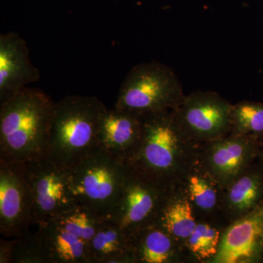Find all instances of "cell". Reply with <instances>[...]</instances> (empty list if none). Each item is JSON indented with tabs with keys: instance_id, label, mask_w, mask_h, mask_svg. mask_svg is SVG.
<instances>
[{
	"instance_id": "1",
	"label": "cell",
	"mask_w": 263,
	"mask_h": 263,
	"mask_svg": "<svg viewBox=\"0 0 263 263\" xmlns=\"http://www.w3.org/2000/svg\"><path fill=\"white\" fill-rule=\"evenodd\" d=\"M142 119L141 141L126 164L142 177L172 190L197 162L200 144L186 136L174 110L143 114Z\"/></svg>"
},
{
	"instance_id": "2",
	"label": "cell",
	"mask_w": 263,
	"mask_h": 263,
	"mask_svg": "<svg viewBox=\"0 0 263 263\" xmlns=\"http://www.w3.org/2000/svg\"><path fill=\"white\" fill-rule=\"evenodd\" d=\"M55 102L25 87L0 107V161L22 163L46 155Z\"/></svg>"
},
{
	"instance_id": "3",
	"label": "cell",
	"mask_w": 263,
	"mask_h": 263,
	"mask_svg": "<svg viewBox=\"0 0 263 263\" xmlns=\"http://www.w3.org/2000/svg\"><path fill=\"white\" fill-rule=\"evenodd\" d=\"M107 109L92 96L70 95L55 103L46 156L64 168H73L98 147L100 119Z\"/></svg>"
},
{
	"instance_id": "4",
	"label": "cell",
	"mask_w": 263,
	"mask_h": 263,
	"mask_svg": "<svg viewBox=\"0 0 263 263\" xmlns=\"http://www.w3.org/2000/svg\"><path fill=\"white\" fill-rule=\"evenodd\" d=\"M129 168L96 147L70 171L76 204L106 217L117 203Z\"/></svg>"
},
{
	"instance_id": "5",
	"label": "cell",
	"mask_w": 263,
	"mask_h": 263,
	"mask_svg": "<svg viewBox=\"0 0 263 263\" xmlns=\"http://www.w3.org/2000/svg\"><path fill=\"white\" fill-rule=\"evenodd\" d=\"M184 97L171 67L159 62H144L133 67L126 76L114 108L143 115L174 110Z\"/></svg>"
},
{
	"instance_id": "6",
	"label": "cell",
	"mask_w": 263,
	"mask_h": 263,
	"mask_svg": "<svg viewBox=\"0 0 263 263\" xmlns=\"http://www.w3.org/2000/svg\"><path fill=\"white\" fill-rule=\"evenodd\" d=\"M32 200L33 224H46L77 205L71 187L70 171L48 156L22 162Z\"/></svg>"
},
{
	"instance_id": "7",
	"label": "cell",
	"mask_w": 263,
	"mask_h": 263,
	"mask_svg": "<svg viewBox=\"0 0 263 263\" xmlns=\"http://www.w3.org/2000/svg\"><path fill=\"white\" fill-rule=\"evenodd\" d=\"M171 191L129 169L117 203L105 218L117 223L131 239L157 224Z\"/></svg>"
},
{
	"instance_id": "8",
	"label": "cell",
	"mask_w": 263,
	"mask_h": 263,
	"mask_svg": "<svg viewBox=\"0 0 263 263\" xmlns=\"http://www.w3.org/2000/svg\"><path fill=\"white\" fill-rule=\"evenodd\" d=\"M232 105L214 91H197L185 95L174 111L186 136L202 144L230 134Z\"/></svg>"
},
{
	"instance_id": "9",
	"label": "cell",
	"mask_w": 263,
	"mask_h": 263,
	"mask_svg": "<svg viewBox=\"0 0 263 263\" xmlns=\"http://www.w3.org/2000/svg\"><path fill=\"white\" fill-rule=\"evenodd\" d=\"M263 137L233 135L200 144L198 162L226 189L259 158Z\"/></svg>"
},
{
	"instance_id": "10",
	"label": "cell",
	"mask_w": 263,
	"mask_h": 263,
	"mask_svg": "<svg viewBox=\"0 0 263 263\" xmlns=\"http://www.w3.org/2000/svg\"><path fill=\"white\" fill-rule=\"evenodd\" d=\"M32 224V200L22 164L0 161V233L18 238Z\"/></svg>"
},
{
	"instance_id": "11",
	"label": "cell",
	"mask_w": 263,
	"mask_h": 263,
	"mask_svg": "<svg viewBox=\"0 0 263 263\" xmlns=\"http://www.w3.org/2000/svg\"><path fill=\"white\" fill-rule=\"evenodd\" d=\"M211 263H263V200L227 227L219 252Z\"/></svg>"
},
{
	"instance_id": "12",
	"label": "cell",
	"mask_w": 263,
	"mask_h": 263,
	"mask_svg": "<svg viewBox=\"0 0 263 263\" xmlns=\"http://www.w3.org/2000/svg\"><path fill=\"white\" fill-rule=\"evenodd\" d=\"M39 79V70L31 63L28 47L23 38L15 32L1 34L0 103Z\"/></svg>"
},
{
	"instance_id": "13",
	"label": "cell",
	"mask_w": 263,
	"mask_h": 263,
	"mask_svg": "<svg viewBox=\"0 0 263 263\" xmlns=\"http://www.w3.org/2000/svg\"><path fill=\"white\" fill-rule=\"evenodd\" d=\"M142 133V115L122 109H107L100 119L98 146L126 164L138 148Z\"/></svg>"
},
{
	"instance_id": "14",
	"label": "cell",
	"mask_w": 263,
	"mask_h": 263,
	"mask_svg": "<svg viewBox=\"0 0 263 263\" xmlns=\"http://www.w3.org/2000/svg\"><path fill=\"white\" fill-rule=\"evenodd\" d=\"M179 185L187 195L197 221H213L228 227L222 214L224 189L202 167L198 159Z\"/></svg>"
},
{
	"instance_id": "15",
	"label": "cell",
	"mask_w": 263,
	"mask_h": 263,
	"mask_svg": "<svg viewBox=\"0 0 263 263\" xmlns=\"http://www.w3.org/2000/svg\"><path fill=\"white\" fill-rule=\"evenodd\" d=\"M263 200V160L257 159L224 189L222 214L227 226L253 211Z\"/></svg>"
},
{
	"instance_id": "16",
	"label": "cell",
	"mask_w": 263,
	"mask_h": 263,
	"mask_svg": "<svg viewBox=\"0 0 263 263\" xmlns=\"http://www.w3.org/2000/svg\"><path fill=\"white\" fill-rule=\"evenodd\" d=\"M130 240L136 263H194L185 245L157 224L141 230Z\"/></svg>"
},
{
	"instance_id": "17",
	"label": "cell",
	"mask_w": 263,
	"mask_h": 263,
	"mask_svg": "<svg viewBox=\"0 0 263 263\" xmlns=\"http://www.w3.org/2000/svg\"><path fill=\"white\" fill-rule=\"evenodd\" d=\"M38 227L51 263L89 262V243L71 234L54 221Z\"/></svg>"
},
{
	"instance_id": "18",
	"label": "cell",
	"mask_w": 263,
	"mask_h": 263,
	"mask_svg": "<svg viewBox=\"0 0 263 263\" xmlns=\"http://www.w3.org/2000/svg\"><path fill=\"white\" fill-rule=\"evenodd\" d=\"M197 223L187 195L178 185L171 190L156 224L185 245Z\"/></svg>"
},
{
	"instance_id": "19",
	"label": "cell",
	"mask_w": 263,
	"mask_h": 263,
	"mask_svg": "<svg viewBox=\"0 0 263 263\" xmlns=\"http://www.w3.org/2000/svg\"><path fill=\"white\" fill-rule=\"evenodd\" d=\"M89 263H109L118 255L133 252L131 240L117 223L105 218L89 243Z\"/></svg>"
},
{
	"instance_id": "20",
	"label": "cell",
	"mask_w": 263,
	"mask_h": 263,
	"mask_svg": "<svg viewBox=\"0 0 263 263\" xmlns=\"http://www.w3.org/2000/svg\"><path fill=\"white\" fill-rule=\"evenodd\" d=\"M226 227L213 221H199L185 247L194 263H211L217 255Z\"/></svg>"
},
{
	"instance_id": "21",
	"label": "cell",
	"mask_w": 263,
	"mask_h": 263,
	"mask_svg": "<svg viewBox=\"0 0 263 263\" xmlns=\"http://www.w3.org/2000/svg\"><path fill=\"white\" fill-rule=\"evenodd\" d=\"M104 220L105 217L77 205L53 221L71 234L89 243Z\"/></svg>"
},
{
	"instance_id": "22",
	"label": "cell",
	"mask_w": 263,
	"mask_h": 263,
	"mask_svg": "<svg viewBox=\"0 0 263 263\" xmlns=\"http://www.w3.org/2000/svg\"><path fill=\"white\" fill-rule=\"evenodd\" d=\"M230 134L263 137V103L240 101L230 111Z\"/></svg>"
},
{
	"instance_id": "23",
	"label": "cell",
	"mask_w": 263,
	"mask_h": 263,
	"mask_svg": "<svg viewBox=\"0 0 263 263\" xmlns=\"http://www.w3.org/2000/svg\"><path fill=\"white\" fill-rule=\"evenodd\" d=\"M13 252V262L51 263V258L38 231L18 237Z\"/></svg>"
},
{
	"instance_id": "24",
	"label": "cell",
	"mask_w": 263,
	"mask_h": 263,
	"mask_svg": "<svg viewBox=\"0 0 263 263\" xmlns=\"http://www.w3.org/2000/svg\"><path fill=\"white\" fill-rule=\"evenodd\" d=\"M16 240V238L10 240H0V263L13 262V252Z\"/></svg>"
},
{
	"instance_id": "25",
	"label": "cell",
	"mask_w": 263,
	"mask_h": 263,
	"mask_svg": "<svg viewBox=\"0 0 263 263\" xmlns=\"http://www.w3.org/2000/svg\"><path fill=\"white\" fill-rule=\"evenodd\" d=\"M259 158L262 159L263 160V140H262V148H261L260 154H259Z\"/></svg>"
}]
</instances>
